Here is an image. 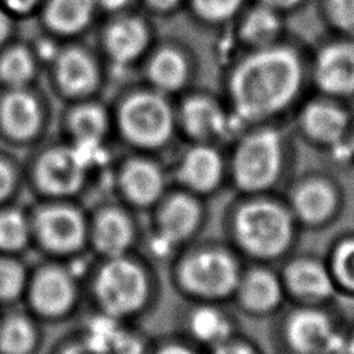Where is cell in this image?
<instances>
[{
    "instance_id": "cell-1",
    "label": "cell",
    "mask_w": 354,
    "mask_h": 354,
    "mask_svg": "<svg viewBox=\"0 0 354 354\" xmlns=\"http://www.w3.org/2000/svg\"><path fill=\"white\" fill-rule=\"evenodd\" d=\"M310 48L289 33L272 46L238 51L228 59L220 94L241 127L288 123L311 91Z\"/></svg>"
},
{
    "instance_id": "cell-2",
    "label": "cell",
    "mask_w": 354,
    "mask_h": 354,
    "mask_svg": "<svg viewBox=\"0 0 354 354\" xmlns=\"http://www.w3.org/2000/svg\"><path fill=\"white\" fill-rule=\"evenodd\" d=\"M141 250L115 257H88L83 266L86 310L142 324L162 304L165 272Z\"/></svg>"
},
{
    "instance_id": "cell-3",
    "label": "cell",
    "mask_w": 354,
    "mask_h": 354,
    "mask_svg": "<svg viewBox=\"0 0 354 354\" xmlns=\"http://www.w3.org/2000/svg\"><path fill=\"white\" fill-rule=\"evenodd\" d=\"M300 231L282 194L232 192L220 213V235L246 263L278 266Z\"/></svg>"
},
{
    "instance_id": "cell-4",
    "label": "cell",
    "mask_w": 354,
    "mask_h": 354,
    "mask_svg": "<svg viewBox=\"0 0 354 354\" xmlns=\"http://www.w3.org/2000/svg\"><path fill=\"white\" fill-rule=\"evenodd\" d=\"M295 138L288 123L242 127L225 145L230 194H281L293 177Z\"/></svg>"
},
{
    "instance_id": "cell-5",
    "label": "cell",
    "mask_w": 354,
    "mask_h": 354,
    "mask_svg": "<svg viewBox=\"0 0 354 354\" xmlns=\"http://www.w3.org/2000/svg\"><path fill=\"white\" fill-rule=\"evenodd\" d=\"M245 263L221 235H203L165 266L166 286L181 301L230 304Z\"/></svg>"
},
{
    "instance_id": "cell-6",
    "label": "cell",
    "mask_w": 354,
    "mask_h": 354,
    "mask_svg": "<svg viewBox=\"0 0 354 354\" xmlns=\"http://www.w3.org/2000/svg\"><path fill=\"white\" fill-rule=\"evenodd\" d=\"M108 102L120 149L167 158L180 144L174 98L141 82L120 88Z\"/></svg>"
},
{
    "instance_id": "cell-7",
    "label": "cell",
    "mask_w": 354,
    "mask_h": 354,
    "mask_svg": "<svg viewBox=\"0 0 354 354\" xmlns=\"http://www.w3.org/2000/svg\"><path fill=\"white\" fill-rule=\"evenodd\" d=\"M25 185L32 199L91 202L106 194V176L84 152L55 134L26 152Z\"/></svg>"
},
{
    "instance_id": "cell-8",
    "label": "cell",
    "mask_w": 354,
    "mask_h": 354,
    "mask_svg": "<svg viewBox=\"0 0 354 354\" xmlns=\"http://www.w3.org/2000/svg\"><path fill=\"white\" fill-rule=\"evenodd\" d=\"M212 202L176 187L144 214L141 252L165 268L170 259L205 235L212 218Z\"/></svg>"
},
{
    "instance_id": "cell-9",
    "label": "cell",
    "mask_w": 354,
    "mask_h": 354,
    "mask_svg": "<svg viewBox=\"0 0 354 354\" xmlns=\"http://www.w3.org/2000/svg\"><path fill=\"white\" fill-rule=\"evenodd\" d=\"M37 257L30 263L22 304L46 326L76 322L86 310L83 266Z\"/></svg>"
},
{
    "instance_id": "cell-10",
    "label": "cell",
    "mask_w": 354,
    "mask_h": 354,
    "mask_svg": "<svg viewBox=\"0 0 354 354\" xmlns=\"http://www.w3.org/2000/svg\"><path fill=\"white\" fill-rule=\"evenodd\" d=\"M33 252L37 257L82 263L90 257L87 203L32 199L29 203Z\"/></svg>"
},
{
    "instance_id": "cell-11",
    "label": "cell",
    "mask_w": 354,
    "mask_h": 354,
    "mask_svg": "<svg viewBox=\"0 0 354 354\" xmlns=\"http://www.w3.org/2000/svg\"><path fill=\"white\" fill-rule=\"evenodd\" d=\"M271 321L272 354H340L346 326L328 304L285 306Z\"/></svg>"
},
{
    "instance_id": "cell-12",
    "label": "cell",
    "mask_w": 354,
    "mask_h": 354,
    "mask_svg": "<svg viewBox=\"0 0 354 354\" xmlns=\"http://www.w3.org/2000/svg\"><path fill=\"white\" fill-rule=\"evenodd\" d=\"M109 75L111 69L97 47L80 39L61 43L57 54L44 68L43 84L55 101L69 104L101 98Z\"/></svg>"
},
{
    "instance_id": "cell-13",
    "label": "cell",
    "mask_w": 354,
    "mask_h": 354,
    "mask_svg": "<svg viewBox=\"0 0 354 354\" xmlns=\"http://www.w3.org/2000/svg\"><path fill=\"white\" fill-rule=\"evenodd\" d=\"M55 120V100L43 82L0 94V134L17 149L28 152L53 137Z\"/></svg>"
},
{
    "instance_id": "cell-14",
    "label": "cell",
    "mask_w": 354,
    "mask_h": 354,
    "mask_svg": "<svg viewBox=\"0 0 354 354\" xmlns=\"http://www.w3.org/2000/svg\"><path fill=\"white\" fill-rule=\"evenodd\" d=\"M170 187L167 158L119 148L108 174V195L144 216Z\"/></svg>"
},
{
    "instance_id": "cell-15",
    "label": "cell",
    "mask_w": 354,
    "mask_h": 354,
    "mask_svg": "<svg viewBox=\"0 0 354 354\" xmlns=\"http://www.w3.org/2000/svg\"><path fill=\"white\" fill-rule=\"evenodd\" d=\"M144 216L108 194L87 203L90 257H115L141 250Z\"/></svg>"
},
{
    "instance_id": "cell-16",
    "label": "cell",
    "mask_w": 354,
    "mask_h": 354,
    "mask_svg": "<svg viewBox=\"0 0 354 354\" xmlns=\"http://www.w3.org/2000/svg\"><path fill=\"white\" fill-rule=\"evenodd\" d=\"M171 185L212 202L230 192L227 151L223 145L180 142L167 156Z\"/></svg>"
},
{
    "instance_id": "cell-17",
    "label": "cell",
    "mask_w": 354,
    "mask_h": 354,
    "mask_svg": "<svg viewBox=\"0 0 354 354\" xmlns=\"http://www.w3.org/2000/svg\"><path fill=\"white\" fill-rule=\"evenodd\" d=\"M176 118L180 142H203L225 147L242 129L221 94L191 87L178 97Z\"/></svg>"
},
{
    "instance_id": "cell-18",
    "label": "cell",
    "mask_w": 354,
    "mask_h": 354,
    "mask_svg": "<svg viewBox=\"0 0 354 354\" xmlns=\"http://www.w3.org/2000/svg\"><path fill=\"white\" fill-rule=\"evenodd\" d=\"M158 37L152 18L131 8L105 17L95 47L111 71H127L141 66Z\"/></svg>"
},
{
    "instance_id": "cell-19",
    "label": "cell",
    "mask_w": 354,
    "mask_h": 354,
    "mask_svg": "<svg viewBox=\"0 0 354 354\" xmlns=\"http://www.w3.org/2000/svg\"><path fill=\"white\" fill-rule=\"evenodd\" d=\"M290 120L296 137L328 151L347 138L354 112L350 102L310 91L295 109Z\"/></svg>"
},
{
    "instance_id": "cell-20",
    "label": "cell",
    "mask_w": 354,
    "mask_h": 354,
    "mask_svg": "<svg viewBox=\"0 0 354 354\" xmlns=\"http://www.w3.org/2000/svg\"><path fill=\"white\" fill-rule=\"evenodd\" d=\"M300 228L321 230L332 224L343 209L339 183L322 173L292 177L281 192Z\"/></svg>"
},
{
    "instance_id": "cell-21",
    "label": "cell",
    "mask_w": 354,
    "mask_h": 354,
    "mask_svg": "<svg viewBox=\"0 0 354 354\" xmlns=\"http://www.w3.org/2000/svg\"><path fill=\"white\" fill-rule=\"evenodd\" d=\"M54 134L87 152L119 148L113 136L111 106L102 97L61 104Z\"/></svg>"
},
{
    "instance_id": "cell-22",
    "label": "cell",
    "mask_w": 354,
    "mask_h": 354,
    "mask_svg": "<svg viewBox=\"0 0 354 354\" xmlns=\"http://www.w3.org/2000/svg\"><path fill=\"white\" fill-rule=\"evenodd\" d=\"M311 91L354 101V37L329 35L310 48Z\"/></svg>"
},
{
    "instance_id": "cell-23",
    "label": "cell",
    "mask_w": 354,
    "mask_h": 354,
    "mask_svg": "<svg viewBox=\"0 0 354 354\" xmlns=\"http://www.w3.org/2000/svg\"><path fill=\"white\" fill-rule=\"evenodd\" d=\"M142 82L176 98L194 87L199 73L195 51L183 40L158 37L141 64Z\"/></svg>"
},
{
    "instance_id": "cell-24",
    "label": "cell",
    "mask_w": 354,
    "mask_h": 354,
    "mask_svg": "<svg viewBox=\"0 0 354 354\" xmlns=\"http://www.w3.org/2000/svg\"><path fill=\"white\" fill-rule=\"evenodd\" d=\"M170 330L210 351L243 329L242 318L227 303L181 301L176 306Z\"/></svg>"
},
{
    "instance_id": "cell-25",
    "label": "cell",
    "mask_w": 354,
    "mask_h": 354,
    "mask_svg": "<svg viewBox=\"0 0 354 354\" xmlns=\"http://www.w3.org/2000/svg\"><path fill=\"white\" fill-rule=\"evenodd\" d=\"M230 304L241 318L272 319L288 304L278 267L245 263Z\"/></svg>"
},
{
    "instance_id": "cell-26",
    "label": "cell",
    "mask_w": 354,
    "mask_h": 354,
    "mask_svg": "<svg viewBox=\"0 0 354 354\" xmlns=\"http://www.w3.org/2000/svg\"><path fill=\"white\" fill-rule=\"evenodd\" d=\"M277 267L290 303L329 304L339 295L325 257L293 252Z\"/></svg>"
},
{
    "instance_id": "cell-27",
    "label": "cell",
    "mask_w": 354,
    "mask_h": 354,
    "mask_svg": "<svg viewBox=\"0 0 354 354\" xmlns=\"http://www.w3.org/2000/svg\"><path fill=\"white\" fill-rule=\"evenodd\" d=\"M43 33L59 40H80L100 19L97 0H44L36 15Z\"/></svg>"
},
{
    "instance_id": "cell-28",
    "label": "cell",
    "mask_w": 354,
    "mask_h": 354,
    "mask_svg": "<svg viewBox=\"0 0 354 354\" xmlns=\"http://www.w3.org/2000/svg\"><path fill=\"white\" fill-rule=\"evenodd\" d=\"M286 18L283 14L252 0L228 29L238 51L263 48L289 35Z\"/></svg>"
},
{
    "instance_id": "cell-29",
    "label": "cell",
    "mask_w": 354,
    "mask_h": 354,
    "mask_svg": "<svg viewBox=\"0 0 354 354\" xmlns=\"http://www.w3.org/2000/svg\"><path fill=\"white\" fill-rule=\"evenodd\" d=\"M47 328L24 306L0 318V354H44Z\"/></svg>"
},
{
    "instance_id": "cell-30",
    "label": "cell",
    "mask_w": 354,
    "mask_h": 354,
    "mask_svg": "<svg viewBox=\"0 0 354 354\" xmlns=\"http://www.w3.org/2000/svg\"><path fill=\"white\" fill-rule=\"evenodd\" d=\"M43 82V65L32 43H7L0 50V84L4 88L26 87Z\"/></svg>"
},
{
    "instance_id": "cell-31",
    "label": "cell",
    "mask_w": 354,
    "mask_h": 354,
    "mask_svg": "<svg viewBox=\"0 0 354 354\" xmlns=\"http://www.w3.org/2000/svg\"><path fill=\"white\" fill-rule=\"evenodd\" d=\"M0 252L21 257L33 252L29 205L10 203L0 207Z\"/></svg>"
},
{
    "instance_id": "cell-32",
    "label": "cell",
    "mask_w": 354,
    "mask_h": 354,
    "mask_svg": "<svg viewBox=\"0 0 354 354\" xmlns=\"http://www.w3.org/2000/svg\"><path fill=\"white\" fill-rule=\"evenodd\" d=\"M252 0H185L192 21L209 29L230 28Z\"/></svg>"
},
{
    "instance_id": "cell-33",
    "label": "cell",
    "mask_w": 354,
    "mask_h": 354,
    "mask_svg": "<svg viewBox=\"0 0 354 354\" xmlns=\"http://www.w3.org/2000/svg\"><path fill=\"white\" fill-rule=\"evenodd\" d=\"M325 260L339 295L354 297V234H346L333 241Z\"/></svg>"
},
{
    "instance_id": "cell-34",
    "label": "cell",
    "mask_w": 354,
    "mask_h": 354,
    "mask_svg": "<svg viewBox=\"0 0 354 354\" xmlns=\"http://www.w3.org/2000/svg\"><path fill=\"white\" fill-rule=\"evenodd\" d=\"M29 268L24 257L0 252V303L22 304Z\"/></svg>"
},
{
    "instance_id": "cell-35",
    "label": "cell",
    "mask_w": 354,
    "mask_h": 354,
    "mask_svg": "<svg viewBox=\"0 0 354 354\" xmlns=\"http://www.w3.org/2000/svg\"><path fill=\"white\" fill-rule=\"evenodd\" d=\"M313 4L329 35L354 37V0H314Z\"/></svg>"
},
{
    "instance_id": "cell-36",
    "label": "cell",
    "mask_w": 354,
    "mask_h": 354,
    "mask_svg": "<svg viewBox=\"0 0 354 354\" xmlns=\"http://www.w3.org/2000/svg\"><path fill=\"white\" fill-rule=\"evenodd\" d=\"M44 354H105L95 346L86 333L73 324L69 329L58 335L47 344Z\"/></svg>"
},
{
    "instance_id": "cell-37",
    "label": "cell",
    "mask_w": 354,
    "mask_h": 354,
    "mask_svg": "<svg viewBox=\"0 0 354 354\" xmlns=\"http://www.w3.org/2000/svg\"><path fill=\"white\" fill-rule=\"evenodd\" d=\"M26 189L24 162L0 155V207L10 205Z\"/></svg>"
},
{
    "instance_id": "cell-38",
    "label": "cell",
    "mask_w": 354,
    "mask_h": 354,
    "mask_svg": "<svg viewBox=\"0 0 354 354\" xmlns=\"http://www.w3.org/2000/svg\"><path fill=\"white\" fill-rule=\"evenodd\" d=\"M145 354H206L202 348L192 344L173 330L152 335Z\"/></svg>"
},
{
    "instance_id": "cell-39",
    "label": "cell",
    "mask_w": 354,
    "mask_h": 354,
    "mask_svg": "<svg viewBox=\"0 0 354 354\" xmlns=\"http://www.w3.org/2000/svg\"><path fill=\"white\" fill-rule=\"evenodd\" d=\"M206 354H267L264 347L243 329L232 335Z\"/></svg>"
},
{
    "instance_id": "cell-40",
    "label": "cell",
    "mask_w": 354,
    "mask_h": 354,
    "mask_svg": "<svg viewBox=\"0 0 354 354\" xmlns=\"http://www.w3.org/2000/svg\"><path fill=\"white\" fill-rule=\"evenodd\" d=\"M138 8L148 14L151 18L153 17H170L184 10L185 0H137Z\"/></svg>"
},
{
    "instance_id": "cell-41",
    "label": "cell",
    "mask_w": 354,
    "mask_h": 354,
    "mask_svg": "<svg viewBox=\"0 0 354 354\" xmlns=\"http://www.w3.org/2000/svg\"><path fill=\"white\" fill-rule=\"evenodd\" d=\"M44 0H0V7L14 19L36 17Z\"/></svg>"
},
{
    "instance_id": "cell-42",
    "label": "cell",
    "mask_w": 354,
    "mask_h": 354,
    "mask_svg": "<svg viewBox=\"0 0 354 354\" xmlns=\"http://www.w3.org/2000/svg\"><path fill=\"white\" fill-rule=\"evenodd\" d=\"M256 1L283 14L285 17L296 14L314 3V0H256Z\"/></svg>"
},
{
    "instance_id": "cell-43",
    "label": "cell",
    "mask_w": 354,
    "mask_h": 354,
    "mask_svg": "<svg viewBox=\"0 0 354 354\" xmlns=\"http://www.w3.org/2000/svg\"><path fill=\"white\" fill-rule=\"evenodd\" d=\"M101 15H113L131 8H137V0H97Z\"/></svg>"
},
{
    "instance_id": "cell-44",
    "label": "cell",
    "mask_w": 354,
    "mask_h": 354,
    "mask_svg": "<svg viewBox=\"0 0 354 354\" xmlns=\"http://www.w3.org/2000/svg\"><path fill=\"white\" fill-rule=\"evenodd\" d=\"M12 21L14 18L10 17L1 7H0V50L11 41V33H12Z\"/></svg>"
},
{
    "instance_id": "cell-45",
    "label": "cell",
    "mask_w": 354,
    "mask_h": 354,
    "mask_svg": "<svg viewBox=\"0 0 354 354\" xmlns=\"http://www.w3.org/2000/svg\"><path fill=\"white\" fill-rule=\"evenodd\" d=\"M340 354H354V322L346 326V335Z\"/></svg>"
},
{
    "instance_id": "cell-46",
    "label": "cell",
    "mask_w": 354,
    "mask_h": 354,
    "mask_svg": "<svg viewBox=\"0 0 354 354\" xmlns=\"http://www.w3.org/2000/svg\"><path fill=\"white\" fill-rule=\"evenodd\" d=\"M346 141H347V145H348V149H350V153H351V160L354 163V120H353V124H351V129L348 131V136H347Z\"/></svg>"
}]
</instances>
